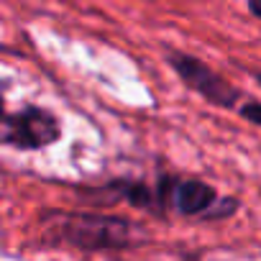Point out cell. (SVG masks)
<instances>
[{
	"instance_id": "cell-6",
	"label": "cell",
	"mask_w": 261,
	"mask_h": 261,
	"mask_svg": "<svg viewBox=\"0 0 261 261\" xmlns=\"http://www.w3.org/2000/svg\"><path fill=\"white\" fill-rule=\"evenodd\" d=\"M248 13L261 21V0H248Z\"/></svg>"
},
{
	"instance_id": "cell-3",
	"label": "cell",
	"mask_w": 261,
	"mask_h": 261,
	"mask_svg": "<svg viewBox=\"0 0 261 261\" xmlns=\"http://www.w3.org/2000/svg\"><path fill=\"white\" fill-rule=\"evenodd\" d=\"M154 195H156L159 215H167L172 210L177 215L197 218V220H205L220 197L213 185H207L202 179L174 177V174H162L154 185Z\"/></svg>"
},
{
	"instance_id": "cell-8",
	"label": "cell",
	"mask_w": 261,
	"mask_h": 261,
	"mask_svg": "<svg viewBox=\"0 0 261 261\" xmlns=\"http://www.w3.org/2000/svg\"><path fill=\"white\" fill-rule=\"evenodd\" d=\"M6 115V102H3V90H0V118Z\"/></svg>"
},
{
	"instance_id": "cell-4",
	"label": "cell",
	"mask_w": 261,
	"mask_h": 261,
	"mask_svg": "<svg viewBox=\"0 0 261 261\" xmlns=\"http://www.w3.org/2000/svg\"><path fill=\"white\" fill-rule=\"evenodd\" d=\"M167 62L169 67L177 72V77L190 87L195 90L202 100H207L210 105L215 108H225V110H233L241 100V90L233 87L223 74H218L213 67H207L202 59L192 57V54H185V51H169L167 54Z\"/></svg>"
},
{
	"instance_id": "cell-7",
	"label": "cell",
	"mask_w": 261,
	"mask_h": 261,
	"mask_svg": "<svg viewBox=\"0 0 261 261\" xmlns=\"http://www.w3.org/2000/svg\"><path fill=\"white\" fill-rule=\"evenodd\" d=\"M179 261H202V258H200V253H197V251H187V253H182V258H179Z\"/></svg>"
},
{
	"instance_id": "cell-2",
	"label": "cell",
	"mask_w": 261,
	"mask_h": 261,
	"mask_svg": "<svg viewBox=\"0 0 261 261\" xmlns=\"http://www.w3.org/2000/svg\"><path fill=\"white\" fill-rule=\"evenodd\" d=\"M62 136L59 120L36 105H29L18 113H6L0 118V144L18 151H36L51 146Z\"/></svg>"
},
{
	"instance_id": "cell-1",
	"label": "cell",
	"mask_w": 261,
	"mask_h": 261,
	"mask_svg": "<svg viewBox=\"0 0 261 261\" xmlns=\"http://www.w3.org/2000/svg\"><path fill=\"white\" fill-rule=\"evenodd\" d=\"M44 243L72 246L80 251H110L128 248L139 241L130 220L108 213L87 210H51L41 218Z\"/></svg>"
},
{
	"instance_id": "cell-5",
	"label": "cell",
	"mask_w": 261,
	"mask_h": 261,
	"mask_svg": "<svg viewBox=\"0 0 261 261\" xmlns=\"http://www.w3.org/2000/svg\"><path fill=\"white\" fill-rule=\"evenodd\" d=\"M238 115H241L243 120H248V123H253V125H258V128H261V102L248 100V102L238 105Z\"/></svg>"
},
{
	"instance_id": "cell-9",
	"label": "cell",
	"mask_w": 261,
	"mask_h": 261,
	"mask_svg": "<svg viewBox=\"0 0 261 261\" xmlns=\"http://www.w3.org/2000/svg\"><path fill=\"white\" fill-rule=\"evenodd\" d=\"M253 80H256V85L261 87V69H258V72H253Z\"/></svg>"
}]
</instances>
